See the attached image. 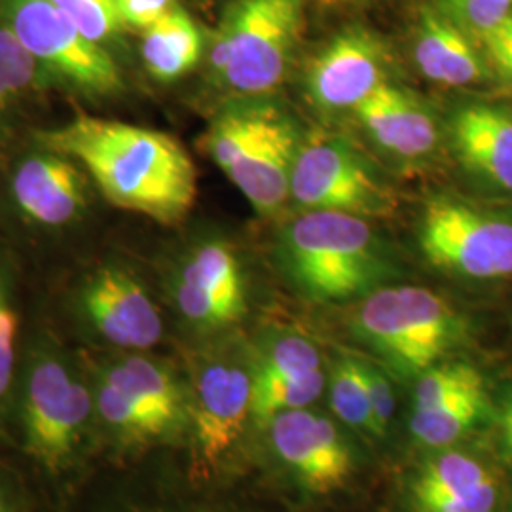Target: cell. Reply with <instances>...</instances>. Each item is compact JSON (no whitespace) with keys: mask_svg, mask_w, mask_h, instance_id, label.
Listing matches in <instances>:
<instances>
[{"mask_svg":"<svg viewBox=\"0 0 512 512\" xmlns=\"http://www.w3.org/2000/svg\"><path fill=\"white\" fill-rule=\"evenodd\" d=\"M101 378L143 406L164 425L169 435H175L186 421L188 404L181 385L160 363L145 357H128L110 365Z\"/></svg>","mask_w":512,"mask_h":512,"instance_id":"cell-19","label":"cell"},{"mask_svg":"<svg viewBox=\"0 0 512 512\" xmlns=\"http://www.w3.org/2000/svg\"><path fill=\"white\" fill-rule=\"evenodd\" d=\"M281 256L296 285L319 302L370 291L385 274L382 243L365 217L306 211L281 234Z\"/></svg>","mask_w":512,"mask_h":512,"instance_id":"cell-2","label":"cell"},{"mask_svg":"<svg viewBox=\"0 0 512 512\" xmlns=\"http://www.w3.org/2000/svg\"><path fill=\"white\" fill-rule=\"evenodd\" d=\"M330 404L340 420L355 429L376 435L366 385L365 363L346 357L336 365L330 380Z\"/></svg>","mask_w":512,"mask_h":512,"instance_id":"cell-24","label":"cell"},{"mask_svg":"<svg viewBox=\"0 0 512 512\" xmlns=\"http://www.w3.org/2000/svg\"><path fill=\"white\" fill-rule=\"evenodd\" d=\"M253 401V374L230 361H211L194 376L188 404L200 458L215 465L238 442Z\"/></svg>","mask_w":512,"mask_h":512,"instance_id":"cell-10","label":"cell"},{"mask_svg":"<svg viewBox=\"0 0 512 512\" xmlns=\"http://www.w3.org/2000/svg\"><path fill=\"white\" fill-rule=\"evenodd\" d=\"M355 112L378 147L393 156L418 160L437 147L439 131L433 114L399 86L384 82Z\"/></svg>","mask_w":512,"mask_h":512,"instance_id":"cell-15","label":"cell"},{"mask_svg":"<svg viewBox=\"0 0 512 512\" xmlns=\"http://www.w3.org/2000/svg\"><path fill=\"white\" fill-rule=\"evenodd\" d=\"M480 38L484 40L495 67L512 82V12L495 29Z\"/></svg>","mask_w":512,"mask_h":512,"instance_id":"cell-33","label":"cell"},{"mask_svg":"<svg viewBox=\"0 0 512 512\" xmlns=\"http://www.w3.org/2000/svg\"><path fill=\"white\" fill-rule=\"evenodd\" d=\"M0 23L48 73L76 90L107 95L122 86L118 67L105 48L84 37L54 0H0Z\"/></svg>","mask_w":512,"mask_h":512,"instance_id":"cell-5","label":"cell"},{"mask_svg":"<svg viewBox=\"0 0 512 512\" xmlns=\"http://www.w3.org/2000/svg\"><path fill=\"white\" fill-rule=\"evenodd\" d=\"M480 389H484V380L475 366L465 363L431 366L421 374L416 384L414 410L431 408Z\"/></svg>","mask_w":512,"mask_h":512,"instance_id":"cell-27","label":"cell"},{"mask_svg":"<svg viewBox=\"0 0 512 512\" xmlns=\"http://www.w3.org/2000/svg\"><path fill=\"white\" fill-rule=\"evenodd\" d=\"M16 334H18V319L8 300L6 289L0 283V399L8 393L12 374H14Z\"/></svg>","mask_w":512,"mask_h":512,"instance_id":"cell-30","label":"cell"},{"mask_svg":"<svg viewBox=\"0 0 512 512\" xmlns=\"http://www.w3.org/2000/svg\"><path fill=\"white\" fill-rule=\"evenodd\" d=\"M452 145L473 173L512 194V116L490 105H465L450 122Z\"/></svg>","mask_w":512,"mask_h":512,"instance_id":"cell-17","label":"cell"},{"mask_svg":"<svg viewBox=\"0 0 512 512\" xmlns=\"http://www.w3.org/2000/svg\"><path fill=\"white\" fill-rule=\"evenodd\" d=\"M412 503L418 512H495L499 478L473 454L442 452L414 478Z\"/></svg>","mask_w":512,"mask_h":512,"instance_id":"cell-14","label":"cell"},{"mask_svg":"<svg viewBox=\"0 0 512 512\" xmlns=\"http://www.w3.org/2000/svg\"><path fill=\"white\" fill-rule=\"evenodd\" d=\"M423 256L439 270L471 279L512 275V220L469 203L437 198L420 222Z\"/></svg>","mask_w":512,"mask_h":512,"instance_id":"cell-6","label":"cell"},{"mask_svg":"<svg viewBox=\"0 0 512 512\" xmlns=\"http://www.w3.org/2000/svg\"><path fill=\"white\" fill-rule=\"evenodd\" d=\"M325 389L323 370H315L302 378L272 384L253 382L251 416L258 425H268L270 420L287 410H298L313 403Z\"/></svg>","mask_w":512,"mask_h":512,"instance_id":"cell-25","label":"cell"},{"mask_svg":"<svg viewBox=\"0 0 512 512\" xmlns=\"http://www.w3.org/2000/svg\"><path fill=\"white\" fill-rule=\"evenodd\" d=\"M38 143L84 165L103 196L120 209L171 224L196 202V165L183 145L162 131L80 116L38 133Z\"/></svg>","mask_w":512,"mask_h":512,"instance_id":"cell-1","label":"cell"},{"mask_svg":"<svg viewBox=\"0 0 512 512\" xmlns=\"http://www.w3.org/2000/svg\"><path fill=\"white\" fill-rule=\"evenodd\" d=\"M54 4L93 44L101 46L122 27L114 0H54Z\"/></svg>","mask_w":512,"mask_h":512,"instance_id":"cell-29","label":"cell"},{"mask_svg":"<svg viewBox=\"0 0 512 512\" xmlns=\"http://www.w3.org/2000/svg\"><path fill=\"white\" fill-rule=\"evenodd\" d=\"M486 406V389L471 391L446 403L414 410L410 431L414 439L427 448H448L475 427L484 416Z\"/></svg>","mask_w":512,"mask_h":512,"instance_id":"cell-22","label":"cell"},{"mask_svg":"<svg viewBox=\"0 0 512 512\" xmlns=\"http://www.w3.org/2000/svg\"><path fill=\"white\" fill-rule=\"evenodd\" d=\"M298 148L291 122L268 110L224 173L260 215H270L291 196Z\"/></svg>","mask_w":512,"mask_h":512,"instance_id":"cell-12","label":"cell"},{"mask_svg":"<svg viewBox=\"0 0 512 512\" xmlns=\"http://www.w3.org/2000/svg\"><path fill=\"white\" fill-rule=\"evenodd\" d=\"M501 437L503 444L507 448V452L512 456V393L509 399L503 404V412H501Z\"/></svg>","mask_w":512,"mask_h":512,"instance_id":"cell-34","label":"cell"},{"mask_svg":"<svg viewBox=\"0 0 512 512\" xmlns=\"http://www.w3.org/2000/svg\"><path fill=\"white\" fill-rule=\"evenodd\" d=\"M181 281L215 300L230 323L243 315L245 291L238 258L224 243L211 241L202 245L184 266Z\"/></svg>","mask_w":512,"mask_h":512,"instance_id":"cell-21","label":"cell"},{"mask_svg":"<svg viewBox=\"0 0 512 512\" xmlns=\"http://www.w3.org/2000/svg\"><path fill=\"white\" fill-rule=\"evenodd\" d=\"M122 27L147 31L173 8V0H114Z\"/></svg>","mask_w":512,"mask_h":512,"instance_id":"cell-32","label":"cell"},{"mask_svg":"<svg viewBox=\"0 0 512 512\" xmlns=\"http://www.w3.org/2000/svg\"><path fill=\"white\" fill-rule=\"evenodd\" d=\"M321 370V355L315 346L300 336H285L264 353L253 374L256 384L287 382Z\"/></svg>","mask_w":512,"mask_h":512,"instance_id":"cell-26","label":"cell"},{"mask_svg":"<svg viewBox=\"0 0 512 512\" xmlns=\"http://www.w3.org/2000/svg\"><path fill=\"white\" fill-rule=\"evenodd\" d=\"M355 329L406 374H423L463 338L454 308L421 287H385L368 294L355 311Z\"/></svg>","mask_w":512,"mask_h":512,"instance_id":"cell-3","label":"cell"},{"mask_svg":"<svg viewBox=\"0 0 512 512\" xmlns=\"http://www.w3.org/2000/svg\"><path fill=\"white\" fill-rule=\"evenodd\" d=\"M387 74V54L380 38L365 27H348L313 57L308 95L323 110L357 109L376 92Z\"/></svg>","mask_w":512,"mask_h":512,"instance_id":"cell-9","label":"cell"},{"mask_svg":"<svg viewBox=\"0 0 512 512\" xmlns=\"http://www.w3.org/2000/svg\"><path fill=\"white\" fill-rule=\"evenodd\" d=\"M291 196L306 211H338L365 219L395 209L391 190L361 152L340 137H315L300 145Z\"/></svg>","mask_w":512,"mask_h":512,"instance_id":"cell-8","label":"cell"},{"mask_svg":"<svg viewBox=\"0 0 512 512\" xmlns=\"http://www.w3.org/2000/svg\"><path fill=\"white\" fill-rule=\"evenodd\" d=\"M302 25V0H238L220 23L211 67L232 90H275L287 71Z\"/></svg>","mask_w":512,"mask_h":512,"instance_id":"cell-4","label":"cell"},{"mask_svg":"<svg viewBox=\"0 0 512 512\" xmlns=\"http://www.w3.org/2000/svg\"><path fill=\"white\" fill-rule=\"evenodd\" d=\"M0 512H16L14 511V507H12V501H10V497L8 494L0 488Z\"/></svg>","mask_w":512,"mask_h":512,"instance_id":"cell-35","label":"cell"},{"mask_svg":"<svg viewBox=\"0 0 512 512\" xmlns=\"http://www.w3.org/2000/svg\"><path fill=\"white\" fill-rule=\"evenodd\" d=\"M42 69L37 57L29 54L16 35L0 23V109L33 88Z\"/></svg>","mask_w":512,"mask_h":512,"instance_id":"cell-28","label":"cell"},{"mask_svg":"<svg viewBox=\"0 0 512 512\" xmlns=\"http://www.w3.org/2000/svg\"><path fill=\"white\" fill-rule=\"evenodd\" d=\"M202 52V33L181 8H171L143 35V59L148 73L164 82L192 71Z\"/></svg>","mask_w":512,"mask_h":512,"instance_id":"cell-20","label":"cell"},{"mask_svg":"<svg viewBox=\"0 0 512 512\" xmlns=\"http://www.w3.org/2000/svg\"><path fill=\"white\" fill-rule=\"evenodd\" d=\"M509 2H512V0H509Z\"/></svg>","mask_w":512,"mask_h":512,"instance_id":"cell-36","label":"cell"},{"mask_svg":"<svg viewBox=\"0 0 512 512\" xmlns=\"http://www.w3.org/2000/svg\"><path fill=\"white\" fill-rule=\"evenodd\" d=\"M95 410L110 431L128 442H152L171 437L160 421L126 393L99 378L95 391Z\"/></svg>","mask_w":512,"mask_h":512,"instance_id":"cell-23","label":"cell"},{"mask_svg":"<svg viewBox=\"0 0 512 512\" xmlns=\"http://www.w3.org/2000/svg\"><path fill=\"white\" fill-rule=\"evenodd\" d=\"M277 456L315 494L342 488L353 471L348 444L332 421L308 410H287L266 425Z\"/></svg>","mask_w":512,"mask_h":512,"instance_id":"cell-11","label":"cell"},{"mask_svg":"<svg viewBox=\"0 0 512 512\" xmlns=\"http://www.w3.org/2000/svg\"><path fill=\"white\" fill-rule=\"evenodd\" d=\"M414 55L421 73L444 86H467L484 76V61L469 33L442 10L423 8L418 19Z\"/></svg>","mask_w":512,"mask_h":512,"instance_id":"cell-18","label":"cell"},{"mask_svg":"<svg viewBox=\"0 0 512 512\" xmlns=\"http://www.w3.org/2000/svg\"><path fill=\"white\" fill-rule=\"evenodd\" d=\"M88 387L50 353H40L23 385L27 450L48 471H59L78 450L92 414Z\"/></svg>","mask_w":512,"mask_h":512,"instance_id":"cell-7","label":"cell"},{"mask_svg":"<svg viewBox=\"0 0 512 512\" xmlns=\"http://www.w3.org/2000/svg\"><path fill=\"white\" fill-rule=\"evenodd\" d=\"M365 374L372 416H374V425H376V435L384 437L391 418H393V410H395L393 391H391V385L387 382V378L376 366L365 363Z\"/></svg>","mask_w":512,"mask_h":512,"instance_id":"cell-31","label":"cell"},{"mask_svg":"<svg viewBox=\"0 0 512 512\" xmlns=\"http://www.w3.org/2000/svg\"><path fill=\"white\" fill-rule=\"evenodd\" d=\"M84 306L95 329L114 346L148 349L162 336L156 306L124 270L103 268L93 274L84 289Z\"/></svg>","mask_w":512,"mask_h":512,"instance_id":"cell-13","label":"cell"},{"mask_svg":"<svg viewBox=\"0 0 512 512\" xmlns=\"http://www.w3.org/2000/svg\"><path fill=\"white\" fill-rule=\"evenodd\" d=\"M19 209L44 226L71 222L84 209V181L71 158L46 152L19 165L14 177Z\"/></svg>","mask_w":512,"mask_h":512,"instance_id":"cell-16","label":"cell"}]
</instances>
